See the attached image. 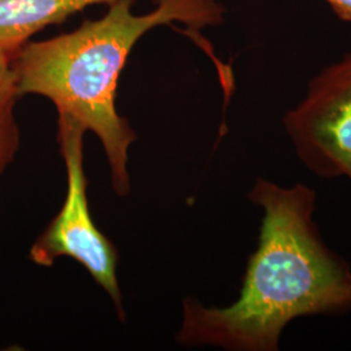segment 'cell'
<instances>
[{
	"instance_id": "1",
	"label": "cell",
	"mask_w": 351,
	"mask_h": 351,
	"mask_svg": "<svg viewBox=\"0 0 351 351\" xmlns=\"http://www.w3.org/2000/svg\"><path fill=\"white\" fill-rule=\"evenodd\" d=\"M249 199L263 210L237 301L206 307L184 302L177 342L232 351H277L284 329L304 316L351 313V267L330 250L315 224L316 193L258 178Z\"/></svg>"
},
{
	"instance_id": "5",
	"label": "cell",
	"mask_w": 351,
	"mask_h": 351,
	"mask_svg": "<svg viewBox=\"0 0 351 351\" xmlns=\"http://www.w3.org/2000/svg\"><path fill=\"white\" fill-rule=\"evenodd\" d=\"M114 0H0V50L14 55L47 26L97 4Z\"/></svg>"
},
{
	"instance_id": "7",
	"label": "cell",
	"mask_w": 351,
	"mask_h": 351,
	"mask_svg": "<svg viewBox=\"0 0 351 351\" xmlns=\"http://www.w3.org/2000/svg\"><path fill=\"white\" fill-rule=\"evenodd\" d=\"M342 21L351 24V0H323Z\"/></svg>"
},
{
	"instance_id": "6",
	"label": "cell",
	"mask_w": 351,
	"mask_h": 351,
	"mask_svg": "<svg viewBox=\"0 0 351 351\" xmlns=\"http://www.w3.org/2000/svg\"><path fill=\"white\" fill-rule=\"evenodd\" d=\"M12 59V53L0 50V178L20 150V129L14 113L20 94Z\"/></svg>"
},
{
	"instance_id": "3",
	"label": "cell",
	"mask_w": 351,
	"mask_h": 351,
	"mask_svg": "<svg viewBox=\"0 0 351 351\" xmlns=\"http://www.w3.org/2000/svg\"><path fill=\"white\" fill-rule=\"evenodd\" d=\"M86 130L73 121L58 119V142L63 155L68 190L60 213L30 247V261L51 267L58 258L69 256L84 265L94 281L112 300L124 320L123 297L117 280L119 254L111 239L97 228L88 208V180L84 169V136Z\"/></svg>"
},
{
	"instance_id": "2",
	"label": "cell",
	"mask_w": 351,
	"mask_h": 351,
	"mask_svg": "<svg viewBox=\"0 0 351 351\" xmlns=\"http://www.w3.org/2000/svg\"><path fill=\"white\" fill-rule=\"evenodd\" d=\"M156 8L136 14V0H114L97 20H85L75 30L39 42L29 40L13 55L20 97L50 99L58 119L73 121L101 139L117 195L130 191L128 150L137 136L116 110L119 78L128 58L151 29L184 24L188 36L213 59L219 78L230 68L208 49L199 30L224 23L226 8L219 0H155Z\"/></svg>"
},
{
	"instance_id": "4",
	"label": "cell",
	"mask_w": 351,
	"mask_h": 351,
	"mask_svg": "<svg viewBox=\"0 0 351 351\" xmlns=\"http://www.w3.org/2000/svg\"><path fill=\"white\" fill-rule=\"evenodd\" d=\"M284 128L308 171L351 182V52L315 75Z\"/></svg>"
}]
</instances>
